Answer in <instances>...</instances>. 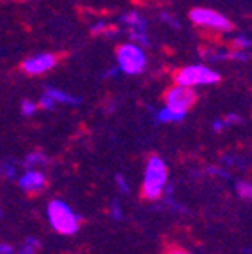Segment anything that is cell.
I'll use <instances>...</instances> for the list:
<instances>
[{
  "label": "cell",
  "instance_id": "22",
  "mask_svg": "<svg viewBox=\"0 0 252 254\" xmlns=\"http://www.w3.org/2000/svg\"><path fill=\"white\" fill-rule=\"evenodd\" d=\"M222 120H224V126L228 127V126H235V124L240 122V117L235 115V113H231V115H228L226 119H222Z\"/></svg>",
  "mask_w": 252,
  "mask_h": 254
},
{
  "label": "cell",
  "instance_id": "12",
  "mask_svg": "<svg viewBox=\"0 0 252 254\" xmlns=\"http://www.w3.org/2000/svg\"><path fill=\"white\" fill-rule=\"evenodd\" d=\"M186 117H187V113L177 111V110H173V108L166 106V104H164V108H161V110L155 113V120L161 124H177V122H182Z\"/></svg>",
  "mask_w": 252,
  "mask_h": 254
},
{
  "label": "cell",
  "instance_id": "1",
  "mask_svg": "<svg viewBox=\"0 0 252 254\" xmlns=\"http://www.w3.org/2000/svg\"><path fill=\"white\" fill-rule=\"evenodd\" d=\"M166 182H168V168L159 155H152L145 168V179H143L141 196L150 201L159 199L164 192Z\"/></svg>",
  "mask_w": 252,
  "mask_h": 254
},
{
  "label": "cell",
  "instance_id": "5",
  "mask_svg": "<svg viewBox=\"0 0 252 254\" xmlns=\"http://www.w3.org/2000/svg\"><path fill=\"white\" fill-rule=\"evenodd\" d=\"M189 18L196 27L208 28V30L219 32V34H228L233 30V23L228 16L215 9L208 7H196L189 12Z\"/></svg>",
  "mask_w": 252,
  "mask_h": 254
},
{
  "label": "cell",
  "instance_id": "13",
  "mask_svg": "<svg viewBox=\"0 0 252 254\" xmlns=\"http://www.w3.org/2000/svg\"><path fill=\"white\" fill-rule=\"evenodd\" d=\"M231 46L233 48H238V50H249L251 52V46H252V41H251V36L249 34H235L231 39Z\"/></svg>",
  "mask_w": 252,
  "mask_h": 254
},
{
  "label": "cell",
  "instance_id": "15",
  "mask_svg": "<svg viewBox=\"0 0 252 254\" xmlns=\"http://www.w3.org/2000/svg\"><path fill=\"white\" fill-rule=\"evenodd\" d=\"M108 28H110V23L104 20H97L90 25V32L94 34V36H104Z\"/></svg>",
  "mask_w": 252,
  "mask_h": 254
},
{
  "label": "cell",
  "instance_id": "10",
  "mask_svg": "<svg viewBox=\"0 0 252 254\" xmlns=\"http://www.w3.org/2000/svg\"><path fill=\"white\" fill-rule=\"evenodd\" d=\"M44 95H48L50 99H53L55 104H67V106H76V104L81 103L78 95H72L69 92L62 90V88H57V87H48L44 90Z\"/></svg>",
  "mask_w": 252,
  "mask_h": 254
},
{
  "label": "cell",
  "instance_id": "24",
  "mask_svg": "<svg viewBox=\"0 0 252 254\" xmlns=\"http://www.w3.org/2000/svg\"><path fill=\"white\" fill-rule=\"evenodd\" d=\"M2 170L5 171V175H7V177H14V168H12L11 164H4V166H2Z\"/></svg>",
  "mask_w": 252,
  "mask_h": 254
},
{
  "label": "cell",
  "instance_id": "2",
  "mask_svg": "<svg viewBox=\"0 0 252 254\" xmlns=\"http://www.w3.org/2000/svg\"><path fill=\"white\" fill-rule=\"evenodd\" d=\"M115 59H117V67L120 72L127 76H138L146 69V53L141 46L136 43L129 41V43H122L117 52H115Z\"/></svg>",
  "mask_w": 252,
  "mask_h": 254
},
{
  "label": "cell",
  "instance_id": "25",
  "mask_svg": "<svg viewBox=\"0 0 252 254\" xmlns=\"http://www.w3.org/2000/svg\"><path fill=\"white\" fill-rule=\"evenodd\" d=\"M168 254H187V253H184V251H182V249H171Z\"/></svg>",
  "mask_w": 252,
  "mask_h": 254
},
{
  "label": "cell",
  "instance_id": "6",
  "mask_svg": "<svg viewBox=\"0 0 252 254\" xmlns=\"http://www.w3.org/2000/svg\"><path fill=\"white\" fill-rule=\"evenodd\" d=\"M120 25L124 30H127L130 41L136 43L138 46H150V37H148V21L146 18L138 11H129L124 12L119 18Z\"/></svg>",
  "mask_w": 252,
  "mask_h": 254
},
{
  "label": "cell",
  "instance_id": "18",
  "mask_svg": "<svg viewBox=\"0 0 252 254\" xmlns=\"http://www.w3.org/2000/svg\"><path fill=\"white\" fill-rule=\"evenodd\" d=\"M161 20L164 21V23H168L170 27H175V28H180V21H178V18L175 14H171V12H166V11H162L161 14Z\"/></svg>",
  "mask_w": 252,
  "mask_h": 254
},
{
  "label": "cell",
  "instance_id": "17",
  "mask_svg": "<svg viewBox=\"0 0 252 254\" xmlns=\"http://www.w3.org/2000/svg\"><path fill=\"white\" fill-rule=\"evenodd\" d=\"M37 108H39L37 106V103H34V101H30V99H25L20 106V111H21V115L23 117H32L37 111Z\"/></svg>",
  "mask_w": 252,
  "mask_h": 254
},
{
  "label": "cell",
  "instance_id": "4",
  "mask_svg": "<svg viewBox=\"0 0 252 254\" xmlns=\"http://www.w3.org/2000/svg\"><path fill=\"white\" fill-rule=\"evenodd\" d=\"M48 219L53 230L60 235H74L79 230V219L74 212L60 199H53L48 205Z\"/></svg>",
  "mask_w": 252,
  "mask_h": 254
},
{
  "label": "cell",
  "instance_id": "3",
  "mask_svg": "<svg viewBox=\"0 0 252 254\" xmlns=\"http://www.w3.org/2000/svg\"><path fill=\"white\" fill-rule=\"evenodd\" d=\"M221 81V74L206 64H190L175 74V83L186 87H208Z\"/></svg>",
  "mask_w": 252,
  "mask_h": 254
},
{
  "label": "cell",
  "instance_id": "14",
  "mask_svg": "<svg viewBox=\"0 0 252 254\" xmlns=\"http://www.w3.org/2000/svg\"><path fill=\"white\" fill-rule=\"evenodd\" d=\"M48 159L44 154H41V152H32V154L27 155V159H25V166L27 168H34L36 164H44Z\"/></svg>",
  "mask_w": 252,
  "mask_h": 254
},
{
  "label": "cell",
  "instance_id": "16",
  "mask_svg": "<svg viewBox=\"0 0 252 254\" xmlns=\"http://www.w3.org/2000/svg\"><path fill=\"white\" fill-rule=\"evenodd\" d=\"M229 60H235V62H249V50L231 48V52H229Z\"/></svg>",
  "mask_w": 252,
  "mask_h": 254
},
{
  "label": "cell",
  "instance_id": "20",
  "mask_svg": "<svg viewBox=\"0 0 252 254\" xmlns=\"http://www.w3.org/2000/svg\"><path fill=\"white\" fill-rule=\"evenodd\" d=\"M37 106L39 108H43V110H48V111H52V110H55V106L57 104L53 103V99H50L48 95H41V99H39V103H37Z\"/></svg>",
  "mask_w": 252,
  "mask_h": 254
},
{
  "label": "cell",
  "instance_id": "7",
  "mask_svg": "<svg viewBox=\"0 0 252 254\" xmlns=\"http://www.w3.org/2000/svg\"><path fill=\"white\" fill-rule=\"evenodd\" d=\"M196 99L197 95L192 87H186V85H178V83H175V87L168 88V92L164 94L166 106L173 108L177 111H184V113H187L194 106Z\"/></svg>",
  "mask_w": 252,
  "mask_h": 254
},
{
  "label": "cell",
  "instance_id": "9",
  "mask_svg": "<svg viewBox=\"0 0 252 254\" xmlns=\"http://www.w3.org/2000/svg\"><path fill=\"white\" fill-rule=\"evenodd\" d=\"M44 186H46V175L43 171L34 170V168H28L27 173L20 179V187L28 194L39 192V190L44 189Z\"/></svg>",
  "mask_w": 252,
  "mask_h": 254
},
{
  "label": "cell",
  "instance_id": "23",
  "mask_svg": "<svg viewBox=\"0 0 252 254\" xmlns=\"http://www.w3.org/2000/svg\"><path fill=\"white\" fill-rule=\"evenodd\" d=\"M224 120H215V122H213V129H215L217 132H221L222 129H224Z\"/></svg>",
  "mask_w": 252,
  "mask_h": 254
},
{
  "label": "cell",
  "instance_id": "11",
  "mask_svg": "<svg viewBox=\"0 0 252 254\" xmlns=\"http://www.w3.org/2000/svg\"><path fill=\"white\" fill-rule=\"evenodd\" d=\"M229 52H231V48L210 46V48H203L199 52V55L206 62H226V60H229Z\"/></svg>",
  "mask_w": 252,
  "mask_h": 254
},
{
  "label": "cell",
  "instance_id": "8",
  "mask_svg": "<svg viewBox=\"0 0 252 254\" xmlns=\"http://www.w3.org/2000/svg\"><path fill=\"white\" fill-rule=\"evenodd\" d=\"M59 64V57L55 53H36V55H30L21 62V69H23L25 74L28 76H39L44 72L52 71Z\"/></svg>",
  "mask_w": 252,
  "mask_h": 254
},
{
  "label": "cell",
  "instance_id": "21",
  "mask_svg": "<svg viewBox=\"0 0 252 254\" xmlns=\"http://www.w3.org/2000/svg\"><path fill=\"white\" fill-rule=\"evenodd\" d=\"M37 247H39V242H37V240H28V244L23 247V251H21L20 254H36Z\"/></svg>",
  "mask_w": 252,
  "mask_h": 254
},
{
  "label": "cell",
  "instance_id": "19",
  "mask_svg": "<svg viewBox=\"0 0 252 254\" xmlns=\"http://www.w3.org/2000/svg\"><path fill=\"white\" fill-rule=\"evenodd\" d=\"M237 190H238V194H240L244 199H251L252 198V189H251V184H249V182H238Z\"/></svg>",
  "mask_w": 252,
  "mask_h": 254
}]
</instances>
